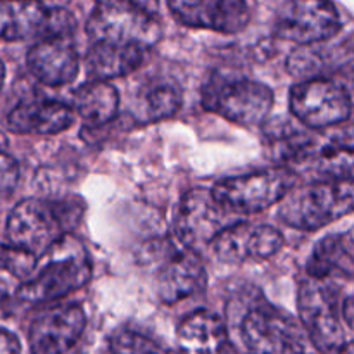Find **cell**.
Masks as SVG:
<instances>
[{"instance_id":"obj_30","label":"cell","mask_w":354,"mask_h":354,"mask_svg":"<svg viewBox=\"0 0 354 354\" xmlns=\"http://www.w3.org/2000/svg\"><path fill=\"white\" fill-rule=\"evenodd\" d=\"M9 313H10L9 292H7L6 289H2V287H0V320H3V318H6Z\"/></svg>"},{"instance_id":"obj_29","label":"cell","mask_w":354,"mask_h":354,"mask_svg":"<svg viewBox=\"0 0 354 354\" xmlns=\"http://www.w3.org/2000/svg\"><path fill=\"white\" fill-rule=\"evenodd\" d=\"M0 354H21L19 339L6 328H0Z\"/></svg>"},{"instance_id":"obj_16","label":"cell","mask_w":354,"mask_h":354,"mask_svg":"<svg viewBox=\"0 0 354 354\" xmlns=\"http://www.w3.org/2000/svg\"><path fill=\"white\" fill-rule=\"evenodd\" d=\"M320 135L322 131H311L286 118L268 121L265 127L268 158L275 161L277 166L296 171V166H306L313 158Z\"/></svg>"},{"instance_id":"obj_18","label":"cell","mask_w":354,"mask_h":354,"mask_svg":"<svg viewBox=\"0 0 354 354\" xmlns=\"http://www.w3.org/2000/svg\"><path fill=\"white\" fill-rule=\"evenodd\" d=\"M75 120L71 106L59 100L31 99L17 104L7 116V128L17 135H55Z\"/></svg>"},{"instance_id":"obj_12","label":"cell","mask_w":354,"mask_h":354,"mask_svg":"<svg viewBox=\"0 0 354 354\" xmlns=\"http://www.w3.org/2000/svg\"><path fill=\"white\" fill-rule=\"evenodd\" d=\"M282 245L283 235L275 227L239 221L221 230L209 248L214 258L220 261L239 265L272 258L282 249Z\"/></svg>"},{"instance_id":"obj_3","label":"cell","mask_w":354,"mask_h":354,"mask_svg":"<svg viewBox=\"0 0 354 354\" xmlns=\"http://www.w3.org/2000/svg\"><path fill=\"white\" fill-rule=\"evenodd\" d=\"M35 270L16 290V301L26 306L54 303L80 290L92 279L93 265L85 245L66 235L38 259Z\"/></svg>"},{"instance_id":"obj_8","label":"cell","mask_w":354,"mask_h":354,"mask_svg":"<svg viewBox=\"0 0 354 354\" xmlns=\"http://www.w3.org/2000/svg\"><path fill=\"white\" fill-rule=\"evenodd\" d=\"M273 102V90L265 83L249 78L214 75L203 88L204 107L241 127L266 123Z\"/></svg>"},{"instance_id":"obj_6","label":"cell","mask_w":354,"mask_h":354,"mask_svg":"<svg viewBox=\"0 0 354 354\" xmlns=\"http://www.w3.org/2000/svg\"><path fill=\"white\" fill-rule=\"evenodd\" d=\"M239 330L245 354H304L301 325L259 294L245 306Z\"/></svg>"},{"instance_id":"obj_11","label":"cell","mask_w":354,"mask_h":354,"mask_svg":"<svg viewBox=\"0 0 354 354\" xmlns=\"http://www.w3.org/2000/svg\"><path fill=\"white\" fill-rule=\"evenodd\" d=\"M232 214L220 206L209 189L189 190L180 199L173 218L175 239L182 248L197 252L211 245L221 230L228 227Z\"/></svg>"},{"instance_id":"obj_21","label":"cell","mask_w":354,"mask_h":354,"mask_svg":"<svg viewBox=\"0 0 354 354\" xmlns=\"http://www.w3.org/2000/svg\"><path fill=\"white\" fill-rule=\"evenodd\" d=\"M315 175L313 182L353 180V138L351 130L346 135H320L313 158L306 165Z\"/></svg>"},{"instance_id":"obj_15","label":"cell","mask_w":354,"mask_h":354,"mask_svg":"<svg viewBox=\"0 0 354 354\" xmlns=\"http://www.w3.org/2000/svg\"><path fill=\"white\" fill-rule=\"evenodd\" d=\"M207 287V272L199 254L189 249L169 245L166 258L156 275L158 297L165 304H178L196 294L204 292Z\"/></svg>"},{"instance_id":"obj_25","label":"cell","mask_w":354,"mask_h":354,"mask_svg":"<svg viewBox=\"0 0 354 354\" xmlns=\"http://www.w3.org/2000/svg\"><path fill=\"white\" fill-rule=\"evenodd\" d=\"M183 104V93L175 83H152L144 90L135 106V120L138 123H158L173 118Z\"/></svg>"},{"instance_id":"obj_5","label":"cell","mask_w":354,"mask_h":354,"mask_svg":"<svg viewBox=\"0 0 354 354\" xmlns=\"http://www.w3.org/2000/svg\"><path fill=\"white\" fill-rule=\"evenodd\" d=\"M353 206V180L313 182L290 190L280 203L279 216L287 227L315 232L351 214Z\"/></svg>"},{"instance_id":"obj_20","label":"cell","mask_w":354,"mask_h":354,"mask_svg":"<svg viewBox=\"0 0 354 354\" xmlns=\"http://www.w3.org/2000/svg\"><path fill=\"white\" fill-rule=\"evenodd\" d=\"M353 249L351 232L327 235L318 241L306 261L308 279L351 280L354 266Z\"/></svg>"},{"instance_id":"obj_10","label":"cell","mask_w":354,"mask_h":354,"mask_svg":"<svg viewBox=\"0 0 354 354\" xmlns=\"http://www.w3.org/2000/svg\"><path fill=\"white\" fill-rule=\"evenodd\" d=\"M273 30L279 38L310 47L337 37L342 30V19L332 2L292 0L279 7Z\"/></svg>"},{"instance_id":"obj_32","label":"cell","mask_w":354,"mask_h":354,"mask_svg":"<svg viewBox=\"0 0 354 354\" xmlns=\"http://www.w3.org/2000/svg\"><path fill=\"white\" fill-rule=\"evenodd\" d=\"M3 82H6V66H3V62L0 61V92H2Z\"/></svg>"},{"instance_id":"obj_19","label":"cell","mask_w":354,"mask_h":354,"mask_svg":"<svg viewBox=\"0 0 354 354\" xmlns=\"http://www.w3.org/2000/svg\"><path fill=\"white\" fill-rule=\"evenodd\" d=\"M176 337L183 354H223L228 346V327L218 315L197 310L183 318Z\"/></svg>"},{"instance_id":"obj_22","label":"cell","mask_w":354,"mask_h":354,"mask_svg":"<svg viewBox=\"0 0 354 354\" xmlns=\"http://www.w3.org/2000/svg\"><path fill=\"white\" fill-rule=\"evenodd\" d=\"M147 52L138 47L92 44L85 57L86 76L92 82H106L131 75L144 62ZM88 80V82H90Z\"/></svg>"},{"instance_id":"obj_4","label":"cell","mask_w":354,"mask_h":354,"mask_svg":"<svg viewBox=\"0 0 354 354\" xmlns=\"http://www.w3.org/2000/svg\"><path fill=\"white\" fill-rule=\"evenodd\" d=\"M158 16L142 2L104 0L95 3L88 21L86 35L92 44L138 47L147 52L161 38Z\"/></svg>"},{"instance_id":"obj_24","label":"cell","mask_w":354,"mask_h":354,"mask_svg":"<svg viewBox=\"0 0 354 354\" xmlns=\"http://www.w3.org/2000/svg\"><path fill=\"white\" fill-rule=\"evenodd\" d=\"M71 109L90 127H102L118 116L120 93L111 83L86 82L73 92Z\"/></svg>"},{"instance_id":"obj_31","label":"cell","mask_w":354,"mask_h":354,"mask_svg":"<svg viewBox=\"0 0 354 354\" xmlns=\"http://www.w3.org/2000/svg\"><path fill=\"white\" fill-rule=\"evenodd\" d=\"M9 147V140H7V135L3 131H0V152H3Z\"/></svg>"},{"instance_id":"obj_14","label":"cell","mask_w":354,"mask_h":354,"mask_svg":"<svg viewBox=\"0 0 354 354\" xmlns=\"http://www.w3.org/2000/svg\"><path fill=\"white\" fill-rule=\"evenodd\" d=\"M168 9L183 26L225 35L241 33L251 21L249 6L242 0H175L168 2Z\"/></svg>"},{"instance_id":"obj_1","label":"cell","mask_w":354,"mask_h":354,"mask_svg":"<svg viewBox=\"0 0 354 354\" xmlns=\"http://www.w3.org/2000/svg\"><path fill=\"white\" fill-rule=\"evenodd\" d=\"M353 296L342 294L334 280L306 279L297 292L301 328L322 354L351 351Z\"/></svg>"},{"instance_id":"obj_23","label":"cell","mask_w":354,"mask_h":354,"mask_svg":"<svg viewBox=\"0 0 354 354\" xmlns=\"http://www.w3.org/2000/svg\"><path fill=\"white\" fill-rule=\"evenodd\" d=\"M47 3L0 2V41H17L24 38H44L47 23Z\"/></svg>"},{"instance_id":"obj_27","label":"cell","mask_w":354,"mask_h":354,"mask_svg":"<svg viewBox=\"0 0 354 354\" xmlns=\"http://www.w3.org/2000/svg\"><path fill=\"white\" fill-rule=\"evenodd\" d=\"M35 266H37V259L33 256L10 248V245L0 244V270L10 273L16 279L28 280L35 272Z\"/></svg>"},{"instance_id":"obj_28","label":"cell","mask_w":354,"mask_h":354,"mask_svg":"<svg viewBox=\"0 0 354 354\" xmlns=\"http://www.w3.org/2000/svg\"><path fill=\"white\" fill-rule=\"evenodd\" d=\"M19 182V165L6 152H0V196L10 194Z\"/></svg>"},{"instance_id":"obj_26","label":"cell","mask_w":354,"mask_h":354,"mask_svg":"<svg viewBox=\"0 0 354 354\" xmlns=\"http://www.w3.org/2000/svg\"><path fill=\"white\" fill-rule=\"evenodd\" d=\"M109 348L113 354H178L166 346L159 344L149 335L138 330L121 328L109 339Z\"/></svg>"},{"instance_id":"obj_2","label":"cell","mask_w":354,"mask_h":354,"mask_svg":"<svg viewBox=\"0 0 354 354\" xmlns=\"http://www.w3.org/2000/svg\"><path fill=\"white\" fill-rule=\"evenodd\" d=\"M85 203L80 197L64 199H24L7 216L6 234L10 248L40 259L55 242L61 241L82 221Z\"/></svg>"},{"instance_id":"obj_9","label":"cell","mask_w":354,"mask_h":354,"mask_svg":"<svg viewBox=\"0 0 354 354\" xmlns=\"http://www.w3.org/2000/svg\"><path fill=\"white\" fill-rule=\"evenodd\" d=\"M289 106L297 123L311 131L339 127L349 121L353 113L349 90L342 83L328 78L304 80L294 85Z\"/></svg>"},{"instance_id":"obj_7","label":"cell","mask_w":354,"mask_h":354,"mask_svg":"<svg viewBox=\"0 0 354 354\" xmlns=\"http://www.w3.org/2000/svg\"><path fill=\"white\" fill-rule=\"evenodd\" d=\"M299 175L273 166L249 175L230 176L213 187L211 194L230 214H256L280 204L297 187Z\"/></svg>"},{"instance_id":"obj_13","label":"cell","mask_w":354,"mask_h":354,"mask_svg":"<svg viewBox=\"0 0 354 354\" xmlns=\"http://www.w3.org/2000/svg\"><path fill=\"white\" fill-rule=\"evenodd\" d=\"M86 327L80 304H62L44 311L30 328L31 354H71Z\"/></svg>"},{"instance_id":"obj_17","label":"cell","mask_w":354,"mask_h":354,"mask_svg":"<svg viewBox=\"0 0 354 354\" xmlns=\"http://www.w3.org/2000/svg\"><path fill=\"white\" fill-rule=\"evenodd\" d=\"M31 75L47 86H64L75 82L80 73V54L68 38L37 41L28 52Z\"/></svg>"}]
</instances>
